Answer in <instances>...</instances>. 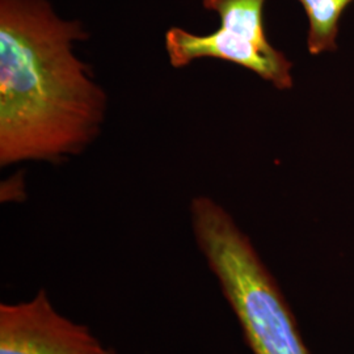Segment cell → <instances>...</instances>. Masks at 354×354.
Listing matches in <instances>:
<instances>
[{"label":"cell","mask_w":354,"mask_h":354,"mask_svg":"<svg viewBox=\"0 0 354 354\" xmlns=\"http://www.w3.org/2000/svg\"><path fill=\"white\" fill-rule=\"evenodd\" d=\"M88 33L49 0H0V165L57 162L99 136L106 95L74 53Z\"/></svg>","instance_id":"obj_1"},{"label":"cell","mask_w":354,"mask_h":354,"mask_svg":"<svg viewBox=\"0 0 354 354\" xmlns=\"http://www.w3.org/2000/svg\"><path fill=\"white\" fill-rule=\"evenodd\" d=\"M198 251L253 354H308L279 283L227 210L207 196L189 207Z\"/></svg>","instance_id":"obj_2"},{"label":"cell","mask_w":354,"mask_h":354,"mask_svg":"<svg viewBox=\"0 0 354 354\" xmlns=\"http://www.w3.org/2000/svg\"><path fill=\"white\" fill-rule=\"evenodd\" d=\"M264 4L266 0H203V8L219 16L221 26L209 35L172 26L165 37L169 64L183 68L203 58L227 61L251 70L277 89H290L292 64L268 41Z\"/></svg>","instance_id":"obj_3"},{"label":"cell","mask_w":354,"mask_h":354,"mask_svg":"<svg viewBox=\"0 0 354 354\" xmlns=\"http://www.w3.org/2000/svg\"><path fill=\"white\" fill-rule=\"evenodd\" d=\"M0 354H118L92 330L62 315L49 292L0 304Z\"/></svg>","instance_id":"obj_4"},{"label":"cell","mask_w":354,"mask_h":354,"mask_svg":"<svg viewBox=\"0 0 354 354\" xmlns=\"http://www.w3.org/2000/svg\"><path fill=\"white\" fill-rule=\"evenodd\" d=\"M308 17L307 46L311 54L336 49L339 20L353 0H299Z\"/></svg>","instance_id":"obj_5"}]
</instances>
